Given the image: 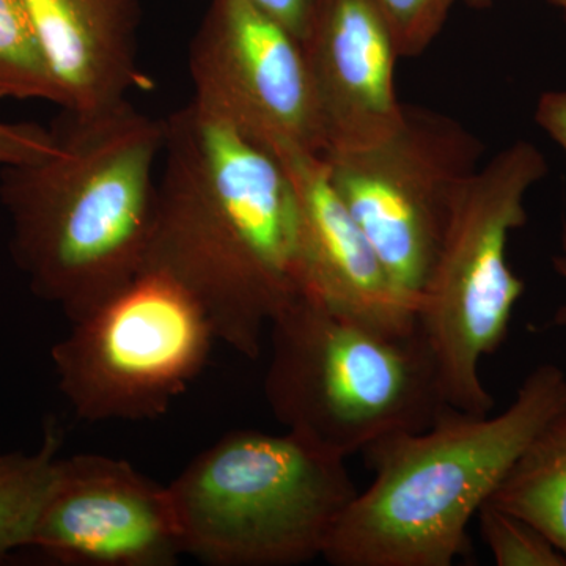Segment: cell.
<instances>
[{
  "instance_id": "obj_24",
  "label": "cell",
  "mask_w": 566,
  "mask_h": 566,
  "mask_svg": "<svg viewBox=\"0 0 566 566\" xmlns=\"http://www.w3.org/2000/svg\"><path fill=\"white\" fill-rule=\"evenodd\" d=\"M549 2H553L554 6L557 7V9L562 10V13H564L566 20V0H549Z\"/></svg>"
},
{
  "instance_id": "obj_3",
  "label": "cell",
  "mask_w": 566,
  "mask_h": 566,
  "mask_svg": "<svg viewBox=\"0 0 566 566\" xmlns=\"http://www.w3.org/2000/svg\"><path fill=\"white\" fill-rule=\"evenodd\" d=\"M566 406V375L536 367L497 416L447 408L430 428L364 450L374 480L338 517L323 558L334 566H450L468 528L536 433Z\"/></svg>"
},
{
  "instance_id": "obj_21",
  "label": "cell",
  "mask_w": 566,
  "mask_h": 566,
  "mask_svg": "<svg viewBox=\"0 0 566 566\" xmlns=\"http://www.w3.org/2000/svg\"><path fill=\"white\" fill-rule=\"evenodd\" d=\"M535 120L566 155V91L543 93Z\"/></svg>"
},
{
  "instance_id": "obj_23",
  "label": "cell",
  "mask_w": 566,
  "mask_h": 566,
  "mask_svg": "<svg viewBox=\"0 0 566 566\" xmlns=\"http://www.w3.org/2000/svg\"><path fill=\"white\" fill-rule=\"evenodd\" d=\"M468 6L474 7V9H485L493 3V0H463Z\"/></svg>"
},
{
  "instance_id": "obj_11",
  "label": "cell",
  "mask_w": 566,
  "mask_h": 566,
  "mask_svg": "<svg viewBox=\"0 0 566 566\" xmlns=\"http://www.w3.org/2000/svg\"><path fill=\"white\" fill-rule=\"evenodd\" d=\"M279 158L296 193L300 293L382 333H416L420 297L398 285L346 210L329 180L324 156L289 153Z\"/></svg>"
},
{
  "instance_id": "obj_5",
  "label": "cell",
  "mask_w": 566,
  "mask_h": 566,
  "mask_svg": "<svg viewBox=\"0 0 566 566\" xmlns=\"http://www.w3.org/2000/svg\"><path fill=\"white\" fill-rule=\"evenodd\" d=\"M345 460L289 430L222 436L167 485L182 551L210 566L323 557L357 495Z\"/></svg>"
},
{
  "instance_id": "obj_7",
  "label": "cell",
  "mask_w": 566,
  "mask_h": 566,
  "mask_svg": "<svg viewBox=\"0 0 566 566\" xmlns=\"http://www.w3.org/2000/svg\"><path fill=\"white\" fill-rule=\"evenodd\" d=\"M71 324L51 359L63 397L91 423L166 415L218 342L191 294L153 270Z\"/></svg>"
},
{
  "instance_id": "obj_14",
  "label": "cell",
  "mask_w": 566,
  "mask_h": 566,
  "mask_svg": "<svg viewBox=\"0 0 566 566\" xmlns=\"http://www.w3.org/2000/svg\"><path fill=\"white\" fill-rule=\"evenodd\" d=\"M488 502L534 524L566 557V406L536 433Z\"/></svg>"
},
{
  "instance_id": "obj_9",
  "label": "cell",
  "mask_w": 566,
  "mask_h": 566,
  "mask_svg": "<svg viewBox=\"0 0 566 566\" xmlns=\"http://www.w3.org/2000/svg\"><path fill=\"white\" fill-rule=\"evenodd\" d=\"M191 102L275 155H324L303 41L248 0H210L189 46Z\"/></svg>"
},
{
  "instance_id": "obj_20",
  "label": "cell",
  "mask_w": 566,
  "mask_h": 566,
  "mask_svg": "<svg viewBox=\"0 0 566 566\" xmlns=\"http://www.w3.org/2000/svg\"><path fill=\"white\" fill-rule=\"evenodd\" d=\"M248 2L304 41L324 0H248Z\"/></svg>"
},
{
  "instance_id": "obj_2",
  "label": "cell",
  "mask_w": 566,
  "mask_h": 566,
  "mask_svg": "<svg viewBox=\"0 0 566 566\" xmlns=\"http://www.w3.org/2000/svg\"><path fill=\"white\" fill-rule=\"evenodd\" d=\"M51 129L50 155L0 169V202L33 294L74 323L145 270L166 123L125 99Z\"/></svg>"
},
{
  "instance_id": "obj_16",
  "label": "cell",
  "mask_w": 566,
  "mask_h": 566,
  "mask_svg": "<svg viewBox=\"0 0 566 566\" xmlns=\"http://www.w3.org/2000/svg\"><path fill=\"white\" fill-rule=\"evenodd\" d=\"M0 98L62 104L54 71L22 0H0Z\"/></svg>"
},
{
  "instance_id": "obj_12",
  "label": "cell",
  "mask_w": 566,
  "mask_h": 566,
  "mask_svg": "<svg viewBox=\"0 0 566 566\" xmlns=\"http://www.w3.org/2000/svg\"><path fill=\"white\" fill-rule=\"evenodd\" d=\"M303 44L324 155L363 150L400 128L405 104L395 91L400 52L370 0H324Z\"/></svg>"
},
{
  "instance_id": "obj_19",
  "label": "cell",
  "mask_w": 566,
  "mask_h": 566,
  "mask_svg": "<svg viewBox=\"0 0 566 566\" xmlns=\"http://www.w3.org/2000/svg\"><path fill=\"white\" fill-rule=\"evenodd\" d=\"M54 133L36 123L0 122V169L39 161L54 150Z\"/></svg>"
},
{
  "instance_id": "obj_8",
  "label": "cell",
  "mask_w": 566,
  "mask_h": 566,
  "mask_svg": "<svg viewBox=\"0 0 566 566\" xmlns=\"http://www.w3.org/2000/svg\"><path fill=\"white\" fill-rule=\"evenodd\" d=\"M482 153V142L460 122L405 104L392 136L363 150L324 155L346 210L398 285L417 297Z\"/></svg>"
},
{
  "instance_id": "obj_17",
  "label": "cell",
  "mask_w": 566,
  "mask_h": 566,
  "mask_svg": "<svg viewBox=\"0 0 566 566\" xmlns=\"http://www.w3.org/2000/svg\"><path fill=\"white\" fill-rule=\"evenodd\" d=\"M480 532L495 565L566 566L564 553L539 528L486 502L476 513Z\"/></svg>"
},
{
  "instance_id": "obj_18",
  "label": "cell",
  "mask_w": 566,
  "mask_h": 566,
  "mask_svg": "<svg viewBox=\"0 0 566 566\" xmlns=\"http://www.w3.org/2000/svg\"><path fill=\"white\" fill-rule=\"evenodd\" d=\"M397 43L400 57L423 54L444 29L458 0H370Z\"/></svg>"
},
{
  "instance_id": "obj_15",
  "label": "cell",
  "mask_w": 566,
  "mask_h": 566,
  "mask_svg": "<svg viewBox=\"0 0 566 566\" xmlns=\"http://www.w3.org/2000/svg\"><path fill=\"white\" fill-rule=\"evenodd\" d=\"M61 446V428L50 420L35 452H0V558L31 545Z\"/></svg>"
},
{
  "instance_id": "obj_1",
  "label": "cell",
  "mask_w": 566,
  "mask_h": 566,
  "mask_svg": "<svg viewBox=\"0 0 566 566\" xmlns=\"http://www.w3.org/2000/svg\"><path fill=\"white\" fill-rule=\"evenodd\" d=\"M164 123L145 270L191 294L218 342L259 359L271 319L300 293L292 178L275 153L192 102Z\"/></svg>"
},
{
  "instance_id": "obj_13",
  "label": "cell",
  "mask_w": 566,
  "mask_h": 566,
  "mask_svg": "<svg viewBox=\"0 0 566 566\" xmlns=\"http://www.w3.org/2000/svg\"><path fill=\"white\" fill-rule=\"evenodd\" d=\"M54 71L62 109H103L147 87L139 0H22Z\"/></svg>"
},
{
  "instance_id": "obj_22",
  "label": "cell",
  "mask_w": 566,
  "mask_h": 566,
  "mask_svg": "<svg viewBox=\"0 0 566 566\" xmlns=\"http://www.w3.org/2000/svg\"><path fill=\"white\" fill-rule=\"evenodd\" d=\"M553 263L554 270H556V273L560 275L566 283V226L564 227V232H562L560 252L554 256ZM554 323L560 324V326H566V304L558 308Z\"/></svg>"
},
{
  "instance_id": "obj_6",
  "label": "cell",
  "mask_w": 566,
  "mask_h": 566,
  "mask_svg": "<svg viewBox=\"0 0 566 566\" xmlns=\"http://www.w3.org/2000/svg\"><path fill=\"white\" fill-rule=\"evenodd\" d=\"M547 174L543 153L515 142L479 167L458 193L417 324L433 353L447 405L474 416L494 409L480 364L504 344L524 281L506 260L510 234L526 226V197Z\"/></svg>"
},
{
  "instance_id": "obj_4",
  "label": "cell",
  "mask_w": 566,
  "mask_h": 566,
  "mask_svg": "<svg viewBox=\"0 0 566 566\" xmlns=\"http://www.w3.org/2000/svg\"><path fill=\"white\" fill-rule=\"evenodd\" d=\"M264 398L279 423L348 458L423 431L447 405L420 329L382 333L297 293L270 324Z\"/></svg>"
},
{
  "instance_id": "obj_10",
  "label": "cell",
  "mask_w": 566,
  "mask_h": 566,
  "mask_svg": "<svg viewBox=\"0 0 566 566\" xmlns=\"http://www.w3.org/2000/svg\"><path fill=\"white\" fill-rule=\"evenodd\" d=\"M29 547L69 566H174L185 556L169 486L98 453L55 460Z\"/></svg>"
}]
</instances>
